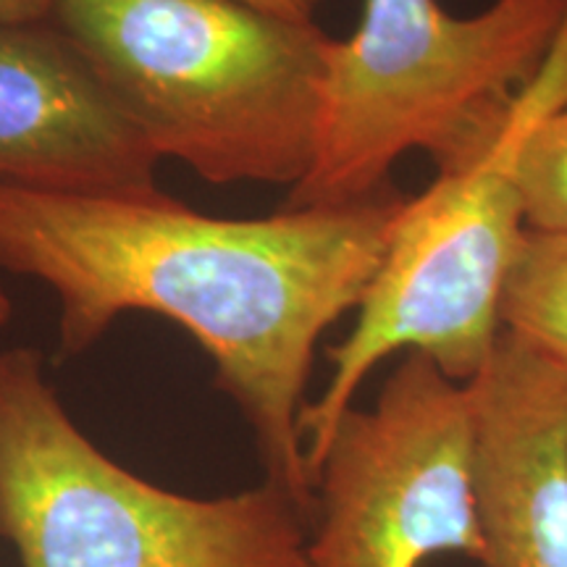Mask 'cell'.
Listing matches in <instances>:
<instances>
[{"label": "cell", "instance_id": "6da1fadb", "mask_svg": "<svg viewBox=\"0 0 567 567\" xmlns=\"http://www.w3.org/2000/svg\"><path fill=\"white\" fill-rule=\"evenodd\" d=\"M408 195L218 218L158 197L0 189V271L45 284L59 344L82 354L126 313L168 318L216 368L268 484L313 513L300 434L321 337L360 308Z\"/></svg>", "mask_w": 567, "mask_h": 567}, {"label": "cell", "instance_id": "7a4b0ae2", "mask_svg": "<svg viewBox=\"0 0 567 567\" xmlns=\"http://www.w3.org/2000/svg\"><path fill=\"white\" fill-rule=\"evenodd\" d=\"M48 21L161 161L218 187L308 176L334 45L316 21L243 0H59Z\"/></svg>", "mask_w": 567, "mask_h": 567}, {"label": "cell", "instance_id": "3957f363", "mask_svg": "<svg viewBox=\"0 0 567 567\" xmlns=\"http://www.w3.org/2000/svg\"><path fill=\"white\" fill-rule=\"evenodd\" d=\"M565 24L567 0H494L473 17L439 0H365L358 30L331 45L316 161L284 208L384 193L408 153L429 155L436 174L473 163Z\"/></svg>", "mask_w": 567, "mask_h": 567}, {"label": "cell", "instance_id": "277c9868", "mask_svg": "<svg viewBox=\"0 0 567 567\" xmlns=\"http://www.w3.org/2000/svg\"><path fill=\"white\" fill-rule=\"evenodd\" d=\"M0 536L24 567H310L284 488L197 499L134 476L76 429L30 347L0 350Z\"/></svg>", "mask_w": 567, "mask_h": 567}, {"label": "cell", "instance_id": "5b68a950", "mask_svg": "<svg viewBox=\"0 0 567 567\" xmlns=\"http://www.w3.org/2000/svg\"><path fill=\"white\" fill-rule=\"evenodd\" d=\"M563 103L567 24L494 145L467 166L436 174L425 193L402 203L358 321L326 350L329 381L300 415L308 471L386 358L423 352L457 384H471L492 358L502 334V289L526 231L517 161L536 124Z\"/></svg>", "mask_w": 567, "mask_h": 567}, {"label": "cell", "instance_id": "8992f818", "mask_svg": "<svg viewBox=\"0 0 567 567\" xmlns=\"http://www.w3.org/2000/svg\"><path fill=\"white\" fill-rule=\"evenodd\" d=\"M310 567L484 565L473 492V394L405 352L368 408L339 417L310 465Z\"/></svg>", "mask_w": 567, "mask_h": 567}, {"label": "cell", "instance_id": "52a82bcc", "mask_svg": "<svg viewBox=\"0 0 567 567\" xmlns=\"http://www.w3.org/2000/svg\"><path fill=\"white\" fill-rule=\"evenodd\" d=\"M158 163L51 21L0 30V189L158 197Z\"/></svg>", "mask_w": 567, "mask_h": 567}, {"label": "cell", "instance_id": "ba28073f", "mask_svg": "<svg viewBox=\"0 0 567 567\" xmlns=\"http://www.w3.org/2000/svg\"><path fill=\"white\" fill-rule=\"evenodd\" d=\"M467 386L481 567H567V363L502 331Z\"/></svg>", "mask_w": 567, "mask_h": 567}, {"label": "cell", "instance_id": "9c48e42d", "mask_svg": "<svg viewBox=\"0 0 567 567\" xmlns=\"http://www.w3.org/2000/svg\"><path fill=\"white\" fill-rule=\"evenodd\" d=\"M499 323L567 363V237L523 231L502 289Z\"/></svg>", "mask_w": 567, "mask_h": 567}, {"label": "cell", "instance_id": "30bf717a", "mask_svg": "<svg viewBox=\"0 0 567 567\" xmlns=\"http://www.w3.org/2000/svg\"><path fill=\"white\" fill-rule=\"evenodd\" d=\"M526 229L567 237V103L528 134L517 161Z\"/></svg>", "mask_w": 567, "mask_h": 567}, {"label": "cell", "instance_id": "8fae6325", "mask_svg": "<svg viewBox=\"0 0 567 567\" xmlns=\"http://www.w3.org/2000/svg\"><path fill=\"white\" fill-rule=\"evenodd\" d=\"M55 3L59 0H0V30L48 21Z\"/></svg>", "mask_w": 567, "mask_h": 567}, {"label": "cell", "instance_id": "7c38bea8", "mask_svg": "<svg viewBox=\"0 0 567 567\" xmlns=\"http://www.w3.org/2000/svg\"><path fill=\"white\" fill-rule=\"evenodd\" d=\"M243 3L289 21H316L326 0H243Z\"/></svg>", "mask_w": 567, "mask_h": 567}, {"label": "cell", "instance_id": "4fadbf2b", "mask_svg": "<svg viewBox=\"0 0 567 567\" xmlns=\"http://www.w3.org/2000/svg\"><path fill=\"white\" fill-rule=\"evenodd\" d=\"M11 310H13L11 297L3 292V287H0V331H3L6 323L11 321Z\"/></svg>", "mask_w": 567, "mask_h": 567}]
</instances>
